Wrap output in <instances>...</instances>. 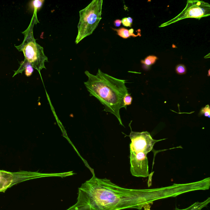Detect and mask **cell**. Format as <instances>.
<instances>
[{
  "instance_id": "4",
  "label": "cell",
  "mask_w": 210,
  "mask_h": 210,
  "mask_svg": "<svg viewBox=\"0 0 210 210\" xmlns=\"http://www.w3.org/2000/svg\"><path fill=\"white\" fill-rule=\"evenodd\" d=\"M103 0H93L85 8L79 11L78 34L76 44L92 34L102 19Z\"/></svg>"
},
{
  "instance_id": "16",
  "label": "cell",
  "mask_w": 210,
  "mask_h": 210,
  "mask_svg": "<svg viewBox=\"0 0 210 210\" xmlns=\"http://www.w3.org/2000/svg\"><path fill=\"white\" fill-rule=\"evenodd\" d=\"M122 23L123 26H126V27H131V25H132L128 22V20H127V18L122 19Z\"/></svg>"
},
{
  "instance_id": "20",
  "label": "cell",
  "mask_w": 210,
  "mask_h": 210,
  "mask_svg": "<svg viewBox=\"0 0 210 210\" xmlns=\"http://www.w3.org/2000/svg\"><path fill=\"white\" fill-rule=\"evenodd\" d=\"M128 31H129V33L131 34H133L134 30L133 29H131L128 30Z\"/></svg>"
},
{
  "instance_id": "19",
  "label": "cell",
  "mask_w": 210,
  "mask_h": 210,
  "mask_svg": "<svg viewBox=\"0 0 210 210\" xmlns=\"http://www.w3.org/2000/svg\"><path fill=\"white\" fill-rule=\"evenodd\" d=\"M127 19L128 22H129V23H130L131 25H132V19L130 17H127Z\"/></svg>"
},
{
  "instance_id": "2",
  "label": "cell",
  "mask_w": 210,
  "mask_h": 210,
  "mask_svg": "<svg viewBox=\"0 0 210 210\" xmlns=\"http://www.w3.org/2000/svg\"><path fill=\"white\" fill-rule=\"evenodd\" d=\"M88 80L84 82L90 96L97 98L104 106V111L114 115L124 126L120 115V109L124 107V97L128 94L126 80L115 78L103 73L100 69L96 75L85 71Z\"/></svg>"
},
{
  "instance_id": "7",
  "label": "cell",
  "mask_w": 210,
  "mask_h": 210,
  "mask_svg": "<svg viewBox=\"0 0 210 210\" xmlns=\"http://www.w3.org/2000/svg\"><path fill=\"white\" fill-rule=\"evenodd\" d=\"M131 172L136 177H147L149 173L147 153L143 152L130 151Z\"/></svg>"
},
{
  "instance_id": "14",
  "label": "cell",
  "mask_w": 210,
  "mask_h": 210,
  "mask_svg": "<svg viewBox=\"0 0 210 210\" xmlns=\"http://www.w3.org/2000/svg\"><path fill=\"white\" fill-rule=\"evenodd\" d=\"M176 71L178 74H183L186 73V69L183 65L179 64L176 67Z\"/></svg>"
},
{
  "instance_id": "18",
  "label": "cell",
  "mask_w": 210,
  "mask_h": 210,
  "mask_svg": "<svg viewBox=\"0 0 210 210\" xmlns=\"http://www.w3.org/2000/svg\"><path fill=\"white\" fill-rule=\"evenodd\" d=\"M151 204H147L144 206L143 208L144 210H151Z\"/></svg>"
},
{
  "instance_id": "9",
  "label": "cell",
  "mask_w": 210,
  "mask_h": 210,
  "mask_svg": "<svg viewBox=\"0 0 210 210\" xmlns=\"http://www.w3.org/2000/svg\"><path fill=\"white\" fill-rule=\"evenodd\" d=\"M114 31H116L117 32V35L120 37H122V38L124 39H127L132 36L133 37H136L139 36V34L135 35L134 34H130L129 33L128 30L127 29L124 27H121L119 29H116L112 28Z\"/></svg>"
},
{
  "instance_id": "12",
  "label": "cell",
  "mask_w": 210,
  "mask_h": 210,
  "mask_svg": "<svg viewBox=\"0 0 210 210\" xmlns=\"http://www.w3.org/2000/svg\"><path fill=\"white\" fill-rule=\"evenodd\" d=\"M132 97L128 93L124 97L123 103L124 105V107L126 109H127V106L131 105L132 103Z\"/></svg>"
},
{
  "instance_id": "15",
  "label": "cell",
  "mask_w": 210,
  "mask_h": 210,
  "mask_svg": "<svg viewBox=\"0 0 210 210\" xmlns=\"http://www.w3.org/2000/svg\"><path fill=\"white\" fill-rule=\"evenodd\" d=\"M25 74L27 77H30L33 72L34 69L31 65L28 64H25Z\"/></svg>"
},
{
  "instance_id": "10",
  "label": "cell",
  "mask_w": 210,
  "mask_h": 210,
  "mask_svg": "<svg viewBox=\"0 0 210 210\" xmlns=\"http://www.w3.org/2000/svg\"><path fill=\"white\" fill-rule=\"evenodd\" d=\"M44 0H35L31 1L30 3V8L35 11V13L39 10L43 6Z\"/></svg>"
},
{
  "instance_id": "6",
  "label": "cell",
  "mask_w": 210,
  "mask_h": 210,
  "mask_svg": "<svg viewBox=\"0 0 210 210\" xmlns=\"http://www.w3.org/2000/svg\"><path fill=\"white\" fill-rule=\"evenodd\" d=\"M129 137L131 141L130 151L143 152L147 154L152 150L156 143L164 140L153 139L147 131L136 132L131 131Z\"/></svg>"
},
{
  "instance_id": "8",
  "label": "cell",
  "mask_w": 210,
  "mask_h": 210,
  "mask_svg": "<svg viewBox=\"0 0 210 210\" xmlns=\"http://www.w3.org/2000/svg\"><path fill=\"white\" fill-rule=\"evenodd\" d=\"M210 202V198L208 197L207 200L203 202H195L187 208H184V209H179L177 207H176L175 210H202L208 205Z\"/></svg>"
},
{
  "instance_id": "3",
  "label": "cell",
  "mask_w": 210,
  "mask_h": 210,
  "mask_svg": "<svg viewBox=\"0 0 210 210\" xmlns=\"http://www.w3.org/2000/svg\"><path fill=\"white\" fill-rule=\"evenodd\" d=\"M37 21V17H34L30 26L23 34L24 41L19 47L20 51H22L25 56V64L31 65L34 68L40 72L43 69H46L45 62H48V57L44 52L43 47L36 42L33 37L34 25Z\"/></svg>"
},
{
  "instance_id": "13",
  "label": "cell",
  "mask_w": 210,
  "mask_h": 210,
  "mask_svg": "<svg viewBox=\"0 0 210 210\" xmlns=\"http://www.w3.org/2000/svg\"><path fill=\"white\" fill-rule=\"evenodd\" d=\"M200 115H203L205 117H210V109L209 105H207L204 107H203L200 111Z\"/></svg>"
},
{
  "instance_id": "11",
  "label": "cell",
  "mask_w": 210,
  "mask_h": 210,
  "mask_svg": "<svg viewBox=\"0 0 210 210\" xmlns=\"http://www.w3.org/2000/svg\"><path fill=\"white\" fill-rule=\"evenodd\" d=\"M158 59V57L154 56H149L146 57L144 61H141V62L145 65L149 66L155 63Z\"/></svg>"
},
{
  "instance_id": "1",
  "label": "cell",
  "mask_w": 210,
  "mask_h": 210,
  "mask_svg": "<svg viewBox=\"0 0 210 210\" xmlns=\"http://www.w3.org/2000/svg\"><path fill=\"white\" fill-rule=\"evenodd\" d=\"M75 204L66 210H141L147 204L173 197L172 186L145 189L120 187L107 178H99L94 174L78 188Z\"/></svg>"
},
{
  "instance_id": "17",
  "label": "cell",
  "mask_w": 210,
  "mask_h": 210,
  "mask_svg": "<svg viewBox=\"0 0 210 210\" xmlns=\"http://www.w3.org/2000/svg\"><path fill=\"white\" fill-rule=\"evenodd\" d=\"M121 24H122V20L120 19H116L114 22V24L116 27H120Z\"/></svg>"
},
{
  "instance_id": "5",
  "label": "cell",
  "mask_w": 210,
  "mask_h": 210,
  "mask_svg": "<svg viewBox=\"0 0 210 210\" xmlns=\"http://www.w3.org/2000/svg\"><path fill=\"white\" fill-rule=\"evenodd\" d=\"M210 15V5L208 2L198 0H188L182 12L174 18L162 23L159 27H166L185 19L195 18L200 20Z\"/></svg>"
}]
</instances>
